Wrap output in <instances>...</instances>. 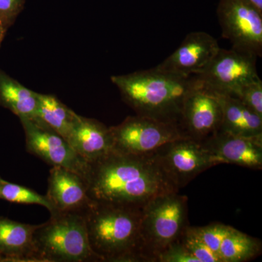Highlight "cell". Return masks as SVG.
I'll return each mask as SVG.
<instances>
[{
	"label": "cell",
	"mask_w": 262,
	"mask_h": 262,
	"mask_svg": "<svg viewBox=\"0 0 262 262\" xmlns=\"http://www.w3.org/2000/svg\"><path fill=\"white\" fill-rule=\"evenodd\" d=\"M90 198L96 203L144 208L156 196L179 192L156 155L110 151L90 164Z\"/></svg>",
	"instance_id": "6da1fadb"
},
{
	"label": "cell",
	"mask_w": 262,
	"mask_h": 262,
	"mask_svg": "<svg viewBox=\"0 0 262 262\" xmlns=\"http://www.w3.org/2000/svg\"><path fill=\"white\" fill-rule=\"evenodd\" d=\"M111 80L120 91L122 99L136 115L173 124L181 130L186 98L201 84L195 76L182 77L156 67L113 76Z\"/></svg>",
	"instance_id": "7a4b0ae2"
},
{
	"label": "cell",
	"mask_w": 262,
	"mask_h": 262,
	"mask_svg": "<svg viewBox=\"0 0 262 262\" xmlns=\"http://www.w3.org/2000/svg\"><path fill=\"white\" fill-rule=\"evenodd\" d=\"M143 208L94 201L90 205L84 213L88 236L101 261L146 262L140 238Z\"/></svg>",
	"instance_id": "3957f363"
},
{
	"label": "cell",
	"mask_w": 262,
	"mask_h": 262,
	"mask_svg": "<svg viewBox=\"0 0 262 262\" xmlns=\"http://www.w3.org/2000/svg\"><path fill=\"white\" fill-rule=\"evenodd\" d=\"M34 262L101 261L90 245L84 213L51 214L33 235Z\"/></svg>",
	"instance_id": "277c9868"
},
{
	"label": "cell",
	"mask_w": 262,
	"mask_h": 262,
	"mask_svg": "<svg viewBox=\"0 0 262 262\" xmlns=\"http://www.w3.org/2000/svg\"><path fill=\"white\" fill-rule=\"evenodd\" d=\"M187 196L169 192L156 196L143 208L141 250L146 262H156L163 250L182 237L187 227Z\"/></svg>",
	"instance_id": "5b68a950"
},
{
	"label": "cell",
	"mask_w": 262,
	"mask_h": 262,
	"mask_svg": "<svg viewBox=\"0 0 262 262\" xmlns=\"http://www.w3.org/2000/svg\"><path fill=\"white\" fill-rule=\"evenodd\" d=\"M110 130L114 151L138 156L154 155L168 143L187 138L177 125L139 115L127 117Z\"/></svg>",
	"instance_id": "8992f818"
},
{
	"label": "cell",
	"mask_w": 262,
	"mask_h": 262,
	"mask_svg": "<svg viewBox=\"0 0 262 262\" xmlns=\"http://www.w3.org/2000/svg\"><path fill=\"white\" fill-rule=\"evenodd\" d=\"M217 16L222 36L232 48L262 56V11L249 0H220Z\"/></svg>",
	"instance_id": "52a82bcc"
},
{
	"label": "cell",
	"mask_w": 262,
	"mask_h": 262,
	"mask_svg": "<svg viewBox=\"0 0 262 262\" xmlns=\"http://www.w3.org/2000/svg\"><path fill=\"white\" fill-rule=\"evenodd\" d=\"M257 58L232 48H220L208 67L195 77L205 89L235 97L239 90L258 77Z\"/></svg>",
	"instance_id": "ba28073f"
},
{
	"label": "cell",
	"mask_w": 262,
	"mask_h": 262,
	"mask_svg": "<svg viewBox=\"0 0 262 262\" xmlns=\"http://www.w3.org/2000/svg\"><path fill=\"white\" fill-rule=\"evenodd\" d=\"M155 155L164 171L179 189L205 170L222 164L201 142L189 138H181L168 143Z\"/></svg>",
	"instance_id": "9c48e42d"
},
{
	"label": "cell",
	"mask_w": 262,
	"mask_h": 262,
	"mask_svg": "<svg viewBox=\"0 0 262 262\" xmlns=\"http://www.w3.org/2000/svg\"><path fill=\"white\" fill-rule=\"evenodd\" d=\"M25 134L26 149L52 167H62L87 180L90 165L75 152L59 134L35 118L20 119Z\"/></svg>",
	"instance_id": "30bf717a"
},
{
	"label": "cell",
	"mask_w": 262,
	"mask_h": 262,
	"mask_svg": "<svg viewBox=\"0 0 262 262\" xmlns=\"http://www.w3.org/2000/svg\"><path fill=\"white\" fill-rule=\"evenodd\" d=\"M222 121L220 103L214 95L200 84L184 101L181 120L183 134L202 142L220 130Z\"/></svg>",
	"instance_id": "8fae6325"
},
{
	"label": "cell",
	"mask_w": 262,
	"mask_h": 262,
	"mask_svg": "<svg viewBox=\"0 0 262 262\" xmlns=\"http://www.w3.org/2000/svg\"><path fill=\"white\" fill-rule=\"evenodd\" d=\"M220 48L211 34L204 32H191L179 47L156 68L182 77L196 76L208 67Z\"/></svg>",
	"instance_id": "7c38bea8"
},
{
	"label": "cell",
	"mask_w": 262,
	"mask_h": 262,
	"mask_svg": "<svg viewBox=\"0 0 262 262\" xmlns=\"http://www.w3.org/2000/svg\"><path fill=\"white\" fill-rule=\"evenodd\" d=\"M46 195L53 207L51 215L69 212L84 213L93 202L87 180L80 174L58 166L50 170Z\"/></svg>",
	"instance_id": "4fadbf2b"
},
{
	"label": "cell",
	"mask_w": 262,
	"mask_h": 262,
	"mask_svg": "<svg viewBox=\"0 0 262 262\" xmlns=\"http://www.w3.org/2000/svg\"><path fill=\"white\" fill-rule=\"evenodd\" d=\"M222 164H234L253 170L262 168V140L234 136L220 130L202 141Z\"/></svg>",
	"instance_id": "5bb4252c"
},
{
	"label": "cell",
	"mask_w": 262,
	"mask_h": 262,
	"mask_svg": "<svg viewBox=\"0 0 262 262\" xmlns=\"http://www.w3.org/2000/svg\"><path fill=\"white\" fill-rule=\"evenodd\" d=\"M67 141L86 163H94L113 150L110 127L95 119L77 115Z\"/></svg>",
	"instance_id": "9a60e30c"
},
{
	"label": "cell",
	"mask_w": 262,
	"mask_h": 262,
	"mask_svg": "<svg viewBox=\"0 0 262 262\" xmlns=\"http://www.w3.org/2000/svg\"><path fill=\"white\" fill-rule=\"evenodd\" d=\"M212 94L216 98L222 110L221 130L234 136L262 140V117L234 96Z\"/></svg>",
	"instance_id": "2e32d148"
},
{
	"label": "cell",
	"mask_w": 262,
	"mask_h": 262,
	"mask_svg": "<svg viewBox=\"0 0 262 262\" xmlns=\"http://www.w3.org/2000/svg\"><path fill=\"white\" fill-rule=\"evenodd\" d=\"M37 226L0 216V261H34L33 235Z\"/></svg>",
	"instance_id": "e0dca14e"
},
{
	"label": "cell",
	"mask_w": 262,
	"mask_h": 262,
	"mask_svg": "<svg viewBox=\"0 0 262 262\" xmlns=\"http://www.w3.org/2000/svg\"><path fill=\"white\" fill-rule=\"evenodd\" d=\"M37 94L0 70V105L18 118H33L37 106Z\"/></svg>",
	"instance_id": "ac0fdd59"
},
{
	"label": "cell",
	"mask_w": 262,
	"mask_h": 262,
	"mask_svg": "<svg viewBox=\"0 0 262 262\" xmlns=\"http://www.w3.org/2000/svg\"><path fill=\"white\" fill-rule=\"evenodd\" d=\"M77 114L51 95L37 94V106L33 118L67 139Z\"/></svg>",
	"instance_id": "d6986e66"
},
{
	"label": "cell",
	"mask_w": 262,
	"mask_h": 262,
	"mask_svg": "<svg viewBox=\"0 0 262 262\" xmlns=\"http://www.w3.org/2000/svg\"><path fill=\"white\" fill-rule=\"evenodd\" d=\"M261 252L259 239L232 228L221 244L219 256L222 262H244L257 257Z\"/></svg>",
	"instance_id": "ffe728a7"
},
{
	"label": "cell",
	"mask_w": 262,
	"mask_h": 262,
	"mask_svg": "<svg viewBox=\"0 0 262 262\" xmlns=\"http://www.w3.org/2000/svg\"><path fill=\"white\" fill-rule=\"evenodd\" d=\"M0 199L18 204L39 205L47 208L50 213L53 211L51 203L46 195L4 179H2L0 185Z\"/></svg>",
	"instance_id": "44dd1931"
},
{
	"label": "cell",
	"mask_w": 262,
	"mask_h": 262,
	"mask_svg": "<svg viewBox=\"0 0 262 262\" xmlns=\"http://www.w3.org/2000/svg\"><path fill=\"white\" fill-rule=\"evenodd\" d=\"M232 228L233 227L231 226L222 223H213L204 227H192L193 232L196 236L218 256L221 244Z\"/></svg>",
	"instance_id": "7402d4cb"
},
{
	"label": "cell",
	"mask_w": 262,
	"mask_h": 262,
	"mask_svg": "<svg viewBox=\"0 0 262 262\" xmlns=\"http://www.w3.org/2000/svg\"><path fill=\"white\" fill-rule=\"evenodd\" d=\"M182 241L188 251L192 253L199 262H222L220 256L210 249L196 234L193 232L192 227L187 226L184 230Z\"/></svg>",
	"instance_id": "603a6c76"
},
{
	"label": "cell",
	"mask_w": 262,
	"mask_h": 262,
	"mask_svg": "<svg viewBox=\"0 0 262 262\" xmlns=\"http://www.w3.org/2000/svg\"><path fill=\"white\" fill-rule=\"evenodd\" d=\"M235 97L262 117V81L259 77L244 86Z\"/></svg>",
	"instance_id": "cb8c5ba5"
},
{
	"label": "cell",
	"mask_w": 262,
	"mask_h": 262,
	"mask_svg": "<svg viewBox=\"0 0 262 262\" xmlns=\"http://www.w3.org/2000/svg\"><path fill=\"white\" fill-rule=\"evenodd\" d=\"M181 237L163 250L157 257L156 262H199L188 251Z\"/></svg>",
	"instance_id": "d4e9b609"
},
{
	"label": "cell",
	"mask_w": 262,
	"mask_h": 262,
	"mask_svg": "<svg viewBox=\"0 0 262 262\" xmlns=\"http://www.w3.org/2000/svg\"><path fill=\"white\" fill-rule=\"evenodd\" d=\"M25 0H0V24L8 30L23 10Z\"/></svg>",
	"instance_id": "484cf974"
},
{
	"label": "cell",
	"mask_w": 262,
	"mask_h": 262,
	"mask_svg": "<svg viewBox=\"0 0 262 262\" xmlns=\"http://www.w3.org/2000/svg\"><path fill=\"white\" fill-rule=\"evenodd\" d=\"M7 29L0 24V46H1L2 42L4 39L5 34H6Z\"/></svg>",
	"instance_id": "4316f807"
},
{
	"label": "cell",
	"mask_w": 262,
	"mask_h": 262,
	"mask_svg": "<svg viewBox=\"0 0 262 262\" xmlns=\"http://www.w3.org/2000/svg\"><path fill=\"white\" fill-rule=\"evenodd\" d=\"M258 10L262 11V0H249Z\"/></svg>",
	"instance_id": "83f0119b"
},
{
	"label": "cell",
	"mask_w": 262,
	"mask_h": 262,
	"mask_svg": "<svg viewBox=\"0 0 262 262\" xmlns=\"http://www.w3.org/2000/svg\"><path fill=\"white\" fill-rule=\"evenodd\" d=\"M2 179H2V178H1V177H0V185H1V181H2Z\"/></svg>",
	"instance_id": "f1b7e54d"
}]
</instances>
